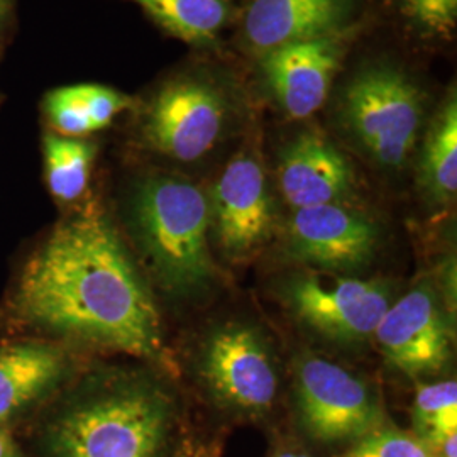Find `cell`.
I'll list each match as a JSON object with an SVG mask.
<instances>
[{"instance_id":"ffe728a7","label":"cell","mask_w":457,"mask_h":457,"mask_svg":"<svg viewBox=\"0 0 457 457\" xmlns=\"http://www.w3.org/2000/svg\"><path fill=\"white\" fill-rule=\"evenodd\" d=\"M411 432L434 451L457 434V383L442 381L420 385L411 409Z\"/></svg>"},{"instance_id":"484cf974","label":"cell","mask_w":457,"mask_h":457,"mask_svg":"<svg viewBox=\"0 0 457 457\" xmlns=\"http://www.w3.org/2000/svg\"><path fill=\"white\" fill-rule=\"evenodd\" d=\"M9 2H11V0H0V21L4 19V16H5V12H7Z\"/></svg>"},{"instance_id":"7402d4cb","label":"cell","mask_w":457,"mask_h":457,"mask_svg":"<svg viewBox=\"0 0 457 457\" xmlns=\"http://www.w3.org/2000/svg\"><path fill=\"white\" fill-rule=\"evenodd\" d=\"M405 9L432 33H449L456 26L457 0H403Z\"/></svg>"},{"instance_id":"9c48e42d","label":"cell","mask_w":457,"mask_h":457,"mask_svg":"<svg viewBox=\"0 0 457 457\" xmlns=\"http://www.w3.org/2000/svg\"><path fill=\"white\" fill-rule=\"evenodd\" d=\"M226 122V104L207 83H168L147 109L145 137L158 153L179 162H195L207 154Z\"/></svg>"},{"instance_id":"ac0fdd59","label":"cell","mask_w":457,"mask_h":457,"mask_svg":"<svg viewBox=\"0 0 457 457\" xmlns=\"http://www.w3.org/2000/svg\"><path fill=\"white\" fill-rule=\"evenodd\" d=\"M422 179L428 194L447 202L457 190V105L451 98L432 124L425 141Z\"/></svg>"},{"instance_id":"cb8c5ba5","label":"cell","mask_w":457,"mask_h":457,"mask_svg":"<svg viewBox=\"0 0 457 457\" xmlns=\"http://www.w3.org/2000/svg\"><path fill=\"white\" fill-rule=\"evenodd\" d=\"M268 457H312L305 449H302L298 444L295 442H281L277 447H273V451L270 453Z\"/></svg>"},{"instance_id":"44dd1931","label":"cell","mask_w":457,"mask_h":457,"mask_svg":"<svg viewBox=\"0 0 457 457\" xmlns=\"http://www.w3.org/2000/svg\"><path fill=\"white\" fill-rule=\"evenodd\" d=\"M336 457H437V453L411 430L386 424L349 444Z\"/></svg>"},{"instance_id":"d4e9b609","label":"cell","mask_w":457,"mask_h":457,"mask_svg":"<svg viewBox=\"0 0 457 457\" xmlns=\"http://www.w3.org/2000/svg\"><path fill=\"white\" fill-rule=\"evenodd\" d=\"M0 457H24L16 442L9 436L5 425H0Z\"/></svg>"},{"instance_id":"30bf717a","label":"cell","mask_w":457,"mask_h":457,"mask_svg":"<svg viewBox=\"0 0 457 457\" xmlns=\"http://www.w3.org/2000/svg\"><path fill=\"white\" fill-rule=\"evenodd\" d=\"M379 232L373 220L339 204L295 211L288 253L317 271H356L375 258Z\"/></svg>"},{"instance_id":"7c38bea8","label":"cell","mask_w":457,"mask_h":457,"mask_svg":"<svg viewBox=\"0 0 457 457\" xmlns=\"http://www.w3.org/2000/svg\"><path fill=\"white\" fill-rule=\"evenodd\" d=\"M339 60L341 43L327 36L264 53L262 71L287 114L305 119L326 102Z\"/></svg>"},{"instance_id":"4fadbf2b","label":"cell","mask_w":457,"mask_h":457,"mask_svg":"<svg viewBox=\"0 0 457 457\" xmlns=\"http://www.w3.org/2000/svg\"><path fill=\"white\" fill-rule=\"evenodd\" d=\"M351 185L347 158L319 132L300 134L281 156L279 187L295 211L336 204Z\"/></svg>"},{"instance_id":"d6986e66","label":"cell","mask_w":457,"mask_h":457,"mask_svg":"<svg viewBox=\"0 0 457 457\" xmlns=\"http://www.w3.org/2000/svg\"><path fill=\"white\" fill-rule=\"evenodd\" d=\"M96 146L60 134L45 137V164L49 192L60 202H75L90 180Z\"/></svg>"},{"instance_id":"ba28073f","label":"cell","mask_w":457,"mask_h":457,"mask_svg":"<svg viewBox=\"0 0 457 457\" xmlns=\"http://www.w3.org/2000/svg\"><path fill=\"white\" fill-rule=\"evenodd\" d=\"M375 339L393 368L410 378L439 375L451 360V326L428 285L390 303Z\"/></svg>"},{"instance_id":"3957f363","label":"cell","mask_w":457,"mask_h":457,"mask_svg":"<svg viewBox=\"0 0 457 457\" xmlns=\"http://www.w3.org/2000/svg\"><path fill=\"white\" fill-rule=\"evenodd\" d=\"M132 220L139 245L168 292L194 295L212 283L211 205L194 183L170 177L143 181L132 200Z\"/></svg>"},{"instance_id":"8992f818","label":"cell","mask_w":457,"mask_h":457,"mask_svg":"<svg viewBox=\"0 0 457 457\" xmlns=\"http://www.w3.org/2000/svg\"><path fill=\"white\" fill-rule=\"evenodd\" d=\"M200 375L219 407L245 419L266 417L277 402V364L262 334L245 324L213 330L200 353Z\"/></svg>"},{"instance_id":"277c9868","label":"cell","mask_w":457,"mask_h":457,"mask_svg":"<svg viewBox=\"0 0 457 457\" xmlns=\"http://www.w3.org/2000/svg\"><path fill=\"white\" fill-rule=\"evenodd\" d=\"M298 425L320 445L353 444L388 424L378 393L341 364L305 356L295 370Z\"/></svg>"},{"instance_id":"5bb4252c","label":"cell","mask_w":457,"mask_h":457,"mask_svg":"<svg viewBox=\"0 0 457 457\" xmlns=\"http://www.w3.org/2000/svg\"><path fill=\"white\" fill-rule=\"evenodd\" d=\"M353 0H254L245 33L262 54L290 43L336 36L349 17Z\"/></svg>"},{"instance_id":"8fae6325","label":"cell","mask_w":457,"mask_h":457,"mask_svg":"<svg viewBox=\"0 0 457 457\" xmlns=\"http://www.w3.org/2000/svg\"><path fill=\"white\" fill-rule=\"evenodd\" d=\"M215 237L230 258H243L270 237L273 204L262 164L237 156L226 166L213 187Z\"/></svg>"},{"instance_id":"9a60e30c","label":"cell","mask_w":457,"mask_h":457,"mask_svg":"<svg viewBox=\"0 0 457 457\" xmlns=\"http://www.w3.org/2000/svg\"><path fill=\"white\" fill-rule=\"evenodd\" d=\"M65 370L63 353L53 345H0V425L56 386Z\"/></svg>"},{"instance_id":"6da1fadb","label":"cell","mask_w":457,"mask_h":457,"mask_svg":"<svg viewBox=\"0 0 457 457\" xmlns=\"http://www.w3.org/2000/svg\"><path fill=\"white\" fill-rule=\"evenodd\" d=\"M17 315L51 332L162 360L158 309L114 226L90 204L60 222L19 279Z\"/></svg>"},{"instance_id":"52a82bcc","label":"cell","mask_w":457,"mask_h":457,"mask_svg":"<svg viewBox=\"0 0 457 457\" xmlns=\"http://www.w3.org/2000/svg\"><path fill=\"white\" fill-rule=\"evenodd\" d=\"M285 298L295 317L334 343L360 344L375 336L392 303L383 281L311 271L287 285Z\"/></svg>"},{"instance_id":"603a6c76","label":"cell","mask_w":457,"mask_h":457,"mask_svg":"<svg viewBox=\"0 0 457 457\" xmlns=\"http://www.w3.org/2000/svg\"><path fill=\"white\" fill-rule=\"evenodd\" d=\"M220 449L219 439L190 434L179 441L171 457H220Z\"/></svg>"},{"instance_id":"e0dca14e","label":"cell","mask_w":457,"mask_h":457,"mask_svg":"<svg viewBox=\"0 0 457 457\" xmlns=\"http://www.w3.org/2000/svg\"><path fill=\"white\" fill-rule=\"evenodd\" d=\"M164 31L188 43L212 41L228 19L224 0H132Z\"/></svg>"},{"instance_id":"2e32d148","label":"cell","mask_w":457,"mask_h":457,"mask_svg":"<svg viewBox=\"0 0 457 457\" xmlns=\"http://www.w3.org/2000/svg\"><path fill=\"white\" fill-rule=\"evenodd\" d=\"M131 100L104 85H73L49 92L45 114L60 136L82 137L112 124Z\"/></svg>"},{"instance_id":"5b68a950","label":"cell","mask_w":457,"mask_h":457,"mask_svg":"<svg viewBox=\"0 0 457 457\" xmlns=\"http://www.w3.org/2000/svg\"><path fill=\"white\" fill-rule=\"evenodd\" d=\"M344 117L361 145L383 166L400 168L415 146L422 94L393 68H371L345 90Z\"/></svg>"},{"instance_id":"7a4b0ae2","label":"cell","mask_w":457,"mask_h":457,"mask_svg":"<svg viewBox=\"0 0 457 457\" xmlns=\"http://www.w3.org/2000/svg\"><path fill=\"white\" fill-rule=\"evenodd\" d=\"M179 411L162 386L122 381L63 410L49 425L51 457H171Z\"/></svg>"}]
</instances>
